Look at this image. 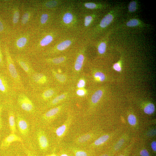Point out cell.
<instances>
[{
	"mask_svg": "<svg viewBox=\"0 0 156 156\" xmlns=\"http://www.w3.org/2000/svg\"><path fill=\"white\" fill-rule=\"evenodd\" d=\"M73 119L71 114L68 115L64 123L56 129L55 133L58 138L62 139L65 135L72 122Z\"/></svg>",
	"mask_w": 156,
	"mask_h": 156,
	"instance_id": "ba28073f",
	"label": "cell"
},
{
	"mask_svg": "<svg viewBox=\"0 0 156 156\" xmlns=\"http://www.w3.org/2000/svg\"><path fill=\"white\" fill-rule=\"evenodd\" d=\"M37 138L39 145L42 150H46L49 146V142L45 132L42 130L38 131L37 133Z\"/></svg>",
	"mask_w": 156,
	"mask_h": 156,
	"instance_id": "7c38bea8",
	"label": "cell"
},
{
	"mask_svg": "<svg viewBox=\"0 0 156 156\" xmlns=\"http://www.w3.org/2000/svg\"><path fill=\"white\" fill-rule=\"evenodd\" d=\"M56 91L55 89L53 88H48L42 90L36 91L32 90L29 94L38 98L43 101H50L55 96Z\"/></svg>",
	"mask_w": 156,
	"mask_h": 156,
	"instance_id": "8992f818",
	"label": "cell"
},
{
	"mask_svg": "<svg viewBox=\"0 0 156 156\" xmlns=\"http://www.w3.org/2000/svg\"><path fill=\"white\" fill-rule=\"evenodd\" d=\"M36 10L32 7L27 8L24 10L21 19L20 24L22 26L26 25L34 17Z\"/></svg>",
	"mask_w": 156,
	"mask_h": 156,
	"instance_id": "30bf717a",
	"label": "cell"
},
{
	"mask_svg": "<svg viewBox=\"0 0 156 156\" xmlns=\"http://www.w3.org/2000/svg\"><path fill=\"white\" fill-rule=\"evenodd\" d=\"M140 154L141 156H149L148 152L145 149L142 150L140 151Z\"/></svg>",
	"mask_w": 156,
	"mask_h": 156,
	"instance_id": "60d3db41",
	"label": "cell"
},
{
	"mask_svg": "<svg viewBox=\"0 0 156 156\" xmlns=\"http://www.w3.org/2000/svg\"><path fill=\"white\" fill-rule=\"evenodd\" d=\"M103 94V91L101 90H98L92 95L90 100L92 105L97 103L101 99Z\"/></svg>",
	"mask_w": 156,
	"mask_h": 156,
	"instance_id": "ac0fdd59",
	"label": "cell"
},
{
	"mask_svg": "<svg viewBox=\"0 0 156 156\" xmlns=\"http://www.w3.org/2000/svg\"><path fill=\"white\" fill-rule=\"evenodd\" d=\"M85 6L88 8L94 9L96 8V5L92 3H88L85 4Z\"/></svg>",
	"mask_w": 156,
	"mask_h": 156,
	"instance_id": "ab89813d",
	"label": "cell"
},
{
	"mask_svg": "<svg viewBox=\"0 0 156 156\" xmlns=\"http://www.w3.org/2000/svg\"><path fill=\"white\" fill-rule=\"evenodd\" d=\"M8 115L9 124L11 133H15L16 127L14 113L11 111L9 112Z\"/></svg>",
	"mask_w": 156,
	"mask_h": 156,
	"instance_id": "e0dca14e",
	"label": "cell"
},
{
	"mask_svg": "<svg viewBox=\"0 0 156 156\" xmlns=\"http://www.w3.org/2000/svg\"><path fill=\"white\" fill-rule=\"evenodd\" d=\"M14 60L23 70L28 77L35 72L29 60L22 55H16Z\"/></svg>",
	"mask_w": 156,
	"mask_h": 156,
	"instance_id": "52a82bcc",
	"label": "cell"
},
{
	"mask_svg": "<svg viewBox=\"0 0 156 156\" xmlns=\"http://www.w3.org/2000/svg\"><path fill=\"white\" fill-rule=\"evenodd\" d=\"M29 83L32 91L40 90L48 82L47 77L44 74L35 72L28 77Z\"/></svg>",
	"mask_w": 156,
	"mask_h": 156,
	"instance_id": "5b68a950",
	"label": "cell"
},
{
	"mask_svg": "<svg viewBox=\"0 0 156 156\" xmlns=\"http://www.w3.org/2000/svg\"><path fill=\"white\" fill-rule=\"evenodd\" d=\"M16 141L22 142V140L20 137L15 133H11L3 140L1 146L3 148L7 147L12 143Z\"/></svg>",
	"mask_w": 156,
	"mask_h": 156,
	"instance_id": "9a60e30c",
	"label": "cell"
},
{
	"mask_svg": "<svg viewBox=\"0 0 156 156\" xmlns=\"http://www.w3.org/2000/svg\"><path fill=\"white\" fill-rule=\"evenodd\" d=\"M84 60V57L82 54L77 57L74 66V68L76 72H79L82 68Z\"/></svg>",
	"mask_w": 156,
	"mask_h": 156,
	"instance_id": "d6986e66",
	"label": "cell"
},
{
	"mask_svg": "<svg viewBox=\"0 0 156 156\" xmlns=\"http://www.w3.org/2000/svg\"><path fill=\"white\" fill-rule=\"evenodd\" d=\"M94 136V134L90 132L81 134L74 138V142L78 145L85 144L89 142Z\"/></svg>",
	"mask_w": 156,
	"mask_h": 156,
	"instance_id": "5bb4252c",
	"label": "cell"
},
{
	"mask_svg": "<svg viewBox=\"0 0 156 156\" xmlns=\"http://www.w3.org/2000/svg\"><path fill=\"white\" fill-rule=\"evenodd\" d=\"M30 156H34L31 155Z\"/></svg>",
	"mask_w": 156,
	"mask_h": 156,
	"instance_id": "816d5d0a",
	"label": "cell"
},
{
	"mask_svg": "<svg viewBox=\"0 0 156 156\" xmlns=\"http://www.w3.org/2000/svg\"><path fill=\"white\" fill-rule=\"evenodd\" d=\"M77 95L80 96H85L86 92L84 89H79L76 91Z\"/></svg>",
	"mask_w": 156,
	"mask_h": 156,
	"instance_id": "f35d334b",
	"label": "cell"
},
{
	"mask_svg": "<svg viewBox=\"0 0 156 156\" xmlns=\"http://www.w3.org/2000/svg\"><path fill=\"white\" fill-rule=\"evenodd\" d=\"M86 85V82L85 80L81 79L79 80L77 85V87L79 89H82Z\"/></svg>",
	"mask_w": 156,
	"mask_h": 156,
	"instance_id": "d590c367",
	"label": "cell"
},
{
	"mask_svg": "<svg viewBox=\"0 0 156 156\" xmlns=\"http://www.w3.org/2000/svg\"><path fill=\"white\" fill-rule=\"evenodd\" d=\"M64 107L61 105L51 108L43 114L42 119L47 121L52 120L60 114Z\"/></svg>",
	"mask_w": 156,
	"mask_h": 156,
	"instance_id": "9c48e42d",
	"label": "cell"
},
{
	"mask_svg": "<svg viewBox=\"0 0 156 156\" xmlns=\"http://www.w3.org/2000/svg\"><path fill=\"white\" fill-rule=\"evenodd\" d=\"M67 96L65 93L56 96L48 102L47 106L49 107L55 106L66 99Z\"/></svg>",
	"mask_w": 156,
	"mask_h": 156,
	"instance_id": "2e32d148",
	"label": "cell"
},
{
	"mask_svg": "<svg viewBox=\"0 0 156 156\" xmlns=\"http://www.w3.org/2000/svg\"><path fill=\"white\" fill-rule=\"evenodd\" d=\"M155 106L154 104L150 103L147 104L144 107V111L147 114H153L155 111Z\"/></svg>",
	"mask_w": 156,
	"mask_h": 156,
	"instance_id": "603a6c76",
	"label": "cell"
},
{
	"mask_svg": "<svg viewBox=\"0 0 156 156\" xmlns=\"http://www.w3.org/2000/svg\"><path fill=\"white\" fill-rule=\"evenodd\" d=\"M113 19V16L111 14H107L101 21L100 24V26L102 28L106 27L112 22Z\"/></svg>",
	"mask_w": 156,
	"mask_h": 156,
	"instance_id": "44dd1931",
	"label": "cell"
},
{
	"mask_svg": "<svg viewBox=\"0 0 156 156\" xmlns=\"http://www.w3.org/2000/svg\"><path fill=\"white\" fill-rule=\"evenodd\" d=\"M3 107V105L1 103V102H0V114L1 113Z\"/></svg>",
	"mask_w": 156,
	"mask_h": 156,
	"instance_id": "7bdbcfd3",
	"label": "cell"
},
{
	"mask_svg": "<svg viewBox=\"0 0 156 156\" xmlns=\"http://www.w3.org/2000/svg\"><path fill=\"white\" fill-rule=\"evenodd\" d=\"M12 39L13 48L18 52L24 51L29 45L32 36V33L28 31L14 35Z\"/></svg>",
	"mask_w": 156,
	"mask_h": 156,
	"instance_id": "3957f363",
	"label": "cell"
},
{
	"mask_svg": "<svg viewBox=\"0 0 156 156\" xmlns=\"http://www.w3.org/2000/svg\"><path fill=\"white\" fill-rule=\"evenodd\" d=\"M4 53L6 71L14 88L17 91H26L21 77L16 69L14 61L12 57L9 48L6 45L4 46Z\"/></svg>",
	"mask_w": 156,
	"mask_h": 156,
	"instance_id": "6da1fadb",
	"label": "cell"
},
{
	"mask_svg": "<svg viewBox=\"0 0 156 156\" xmlns=\"http://www.w3.org/2000/svg\"><path fill=\"white\" fill-rule=\"evenodd\" d=\"M65 58L63 57H59L48 59L47 61L52 64H59L63 62Z\"/></svg>",
	"mask_w": 156,
	"mask_h": 156,
	"instance_id": "83f0119b",
	"label": "cell"
},
{
	"mask_svg": "<svg viewBox=\"0 0 156 156\" xmlns=\"http://www.w3.org/2000/svg\"><path fill=\"white\" fill-rule=\"evenodd\" d=\"M16 123L18 129L20 133L26 135L29 132L28 124L26 120L21 115L17 116Z\"/></svg>",
	"mask_w": 156,
	"mask_h": 156,
	"instance_id": "8fae6325",
	"label": "cell"
},
{
	"mask_svg": "<svg viewBox=\"0 0 156 156\" xmlns=\"http://www.w3.org/2000/svg\"><path fill=\"white\" fill-rule=\"evenodd\" d=\"M2 101H3V100L0 96V102H1Z\"/></svg>",
	"mask_w": 156,
	"mask_h": 156,
	"instance_id": "bcb514c9",
	"label": "cell"
},
{
	"mask_svg": "<svg viewBox=\"0 0 156 156\" xmlns=\"http://www.w3.org/2000/svg\"><path fill=\"white\" fill-rule=\"evenodd\" d=\"M113 68L115 71L118 72H120L122 70V68L120 64L118 62L114 64L113 66Z\"/></svg>",
	"mask_w": 156,
	"mask_h": 156,
	"instance_id": "8d00e7d4",
	"label": "cell"
},
{
	"mask_svg": "<svg viewBox=\"0 0 156 156\" xmlns=\"http://www.w3.org/2000/svg\"><path fill=\"white\" fill-rule=\"evenodd\" d=\"M60 156H70L68 154L63 153H61Z\"/></svg>",
	"mask_w": 156,
	"mask_h": 156,
	"instance_id": "ee69618b",
	"label": "cell"
},
{
	"mask_svg": "<svg viewBox=\"0 0 156 156\" xmlns=\"http://www.w3.org/2000/svg\"><path fill=\"white\" fill-rule=\"evenodd\" d=\"M119 156H124L123 155H120Z\"/></svg>",
	"mask_w": 156,
	"mask_h": 156,
	"instance_id": "681fc988",
	"label": "cell"
},
{
	"mask_svg": "<svg viewBox=\"0 0 156 156\" xmlns=\"http://www.w3.org/2000/svg\"><path fill=\"white\" fill-rule=\"evenodd\" d=\"M136 3L135 1H133L131 2L129 4V10L131 12L134 11L136 9Z\"/></svg>",
	"mask_w": 156,
	"mask_h": 156,
	"instance_id": "836d02e7",
	"label": "cell"
},
{
	"mask_svg": "<svg viewBox=\"0 0 156 156\" xmlns=\"http://www.w3.org/2000/svg\"><path fill=\"white\" fill-rule=\"evenodd\" d=\"M17 92L6 70L0 71V96L3 101L16 97Z\"/></svg>",
	"mask_w": 156,
	"mask_h": 156,
	"instance_id": "7a4b0ae2",
	"label": "cell"
},
{
	"mask_svg": "<svg viewBox=\"0 0 156 156\" xmlns=\"http://www.w3.org/2000/svg\"><path fill=\"white\" fill-rule=\"evenodd\" d=\"M94 77L97 81L102 82L105 80L106 79L105 75L101 71H97L94 74Z\"/></svg>",
	"mask_w": 156,
	"mask_h": 156,
	"instance_id": "484cf974",
	"label": "cell"
},
{
	"mask_svg": "<svg viewBox=\"0 0 156 156\" xmlns=\"http://www.w3.org/2000/svg\"><path fill=\"white\" fill-rule=\"evenodd\" d=\"M75 156H88V153L86 151L78 149L73 146L71 147Z\"/></svg>",
	"mask_w": 156,
	"mask_h": 156,
	"instance_id": "4316f807",
	"label": "cell"
},
{
	"mask_svg": "<svg viewBox=\"0 0 156 156\" xmlns=\"http://www.w3.org/2000/svg\"><path fill=\"white\" fill-rule=\"evenodd\" d=\"M12 21L14 27L17 26L20 18V9L19 3L16 2L13 3L12 9Z\"/></svg>",
	"mask_w": 156,
	"mask_h": 156,
	"instance_id": "4fadbf2b",
	"label": "cell"
},
{
	"mask_svg": "<svg viewBox=\"0 0 156 156\" xmlns=\"http://www.w3.org/2000/svg\"><path fill=\"white\" fill-rule=\"evenodd\" d=\"M6 70V62L3 55L0 41V71Z\"/></svg>",
	"mask_w": 156,
	"mask_h": 156,
	"instance_id": "cb8c5ba5",
	"label": "cell"
},
{
	"mask_svg": "<svg viewBox=\"0 0 156 156\" xmlns=\"http://www.w3.org/2000/svg\"><path fill=\"white\" fill-rule=\"evenodd\" d=\"M6 28L5 24L0 17V34L6 31Z\"/></svg>",
	"mask_w": 156,
	"mask_h": 156,
	"instance_id": "d6a6232c",
	"label": "cell"
},
{
	"mask_svg": "<svg viewBox=\"0 0 156 156\" xmlns=\"http://www.w3.org/2000/svg\"><path fill=\"white\" fill-rule=\"evenodd\" d=\"M109 138V136L108 134L103 135L96 139L92 143V145L96 146L101 145L105 143Z\"/></svg>",
	"mask_w": 156,
	"mask_h": 156,
	"instance_id": "ffe728a7",
	"label": "cell"
},
{
	"mask_svg": "<svg viewBox=\"0 0 156 156\" xmlns=\"http://www.w3.org/2000/svg\"><path fill=\"white\" fill-rule=\"evenodd\" d=\"M139 21L136 19H133L129 21L127 23V25L129 27H134L138 25Z\"/></svg>",
	"mask_w": 156,
	"mask_h": 156,
	"instance_id": "1f68e13d",
	"label": "cell"
},
{
	"mask_svg": "<svg viewBox=\"0 0 156 156\" xmlns=\"http://www.w3.org/2000/svg\"><path fill=\"white\" fill-rule=\"evenodd\" d=\"M71 43V41L69 40L64 41L57 45L56 49L59 51L64 50L70 45Z\"/></svg>",
	"mask_w": 156,
	"mask_h": 156,
	"instance_id": "d4e9b609",
	"label": "cell"
},
{
	"mask_svg": "<svg viewBox=\"0 0 156 156\" xmlns=\"http://www.w3.org/2000/svg\"><path fill=\"white\" fill-rule=\"evenodd\" d=\"M124 142V140L123 139H121L116 144L114 148L115 150H117L119 149L123 145Z\"/></svg>",
	"mask_w": 156,
	"mask_h": 156,
	"instance_id": "e575fe53",
	"label": "cell"
},
{
	"mask_svg": "<svg viewBox=\"0 0 156 156\" xmlns=\"http://www.w3.org/2000/svg\"><path fill=\"white\" fill-rule=\"evenodd\" d=\"M127 120L129 124L131 126H134L136 123V118L135 116L133 114H130L128 115Z\"/></svg>",
	"mask_w": 156,
	"mask_h": 156,
	"instance_id": "f546056e",
	"label": "cell"
},
{
	"mask_svg": "<svg viewBox=\"0 0 156 156\" xmlns=\"http://www.w3.org/2000/svg\"><path fill=\"white\" fill-rule=\"evenodd\" d=\"M73 19V16L70 13H67L64 14L63 17V20L64 23L68 24L70 23Z\"/></svg>",
	"mask_w": 156,
	"mask_h": 156,
	"instance_id": "f1b7e54d",
	"label": "cell"
},
{
	"mask_svg": "<svg viewBox=\"0 0 156 156\" xmlns=\"http://www.w3.org/2000/svg\"><path fill=\"white\" fill-rule=\"evenodd\" d=\"M51 71L54 77L59 82H64L66 81V77L64 75L58 73L54 70H52Z\"/></svg>",
	"mask_w": 156,
	"mask_h": 156,
	"instance_id": "7402d4cb",
	"label": "cell"
},
{
	"mask_svg": "<svg viewBox=\"0 0 156 156\" xmlns=\"http://www.w3.org/2000/svg\"><path fill=\"white\" fill-rule=\"evenodd\" d=\"M151 147L152 150L154 151H156V141H153L151 143Z\"/></svg>",
	"mask_w": 156,
	"mask_h": 156,
	"instance_id": "b9f144b4",
	"label": "cell"
},
{
	"mask_svg": "<svg viewBox=\"0 0 156 156\" xmlns=\"http://www.w3.org/2000/svg\"><path fill=\"white\" fill-rule=\"evenodd\" d=\"M100 156H108V155L107 154H105L102 155Z\"/></svg>",
	"mask_w": 156,
	"mask_h": 156,
	"instance_id": "7dc6e473",
	"label": "cell"
},
{
	"mask_svg": "<svg viewBox=\"0 0 156 156\" xmlns=\"http://www.w3.org/2000/svg\"><path fill=\"white\" fill-rule=\"evenodd\" d=\"M1 113L0 114V126L1 125Z\"/></svg>",
	"mask_w": 156,
	"mask_h": 156,
	"instance_id": "c3c4849f",
	"label": "cell"
},
{
	"mask_svg": "<svg viewBox=\"0 0 156 156\" xmlns=\"http://www.w3.org/2000/svg\"><path fill=\"white\" fill-rule=\"evenodd\" d=\"M26 92L18 91L16 96L17 103L24 111L29 113L33 112L35 109L34 104Z\"/></svg>",
	"mask_w": 156,
	"mask_h": 156,
	"instance_id": "277c9868",
	"label": "cell"
},
{
	"mask_svg": "<svg viewBox=\"0 0 156 156\" xmlns=\"http://www.w3.org/2000/svg\"><path fill=\"white\" fill-rule=\"evenodd\" d=\"M46 156H49V155H47Z\"/></svg>",
	"mask_w": 156,
	"mask_h": 156,
	"instance_id": "f907efd6",
	"label": "cell"
},
{
	"mask_svg": "<svg viewBox=\"0 0 156 156\" xmlns=\"http://www.w3.org/2000/svg\"><path fill=\"white\" fill-rule=\"evenodd\" d=\"M92 17L90 16H86L85 18L84 24L86 26H88L90 23Z\"/></svg>",
	"mask_w": 156,
	"mask_h": 156,
	"instance_id": "74e56055",
	"label": "cell"
},
{
	"mask_svg": "<svg viewBox=\"0 0 156 156\" xmlns=\"http://www.w3.org/2000/svg\"><path fill=\"white\" fill-rule=\"evenodd\" d=\"M106 44L104 42H102L100 44L98 47V51L101 54L104 53L105 51Z\"/></svg>",
	"mask_w": 156,
	"mask_h": 156,
	"instance_id": "4dcf8cb0",
	"label": "cell"
},
{
	"mask_svg": "<svg viewBox=\"0 0 156 156\" xmlns=\"http://www.w3.org/2000/svg\"><path fill=\"white\" fill-rule=\"evenodd\" d=\"M49 156H57V155L54 153H53L49 155Z\"/></svg>",
	"mask_w": 156,
	"mask_h": 156,
	"instance_id": "f6af8a7d",
	"label": "cell"
}]
</instances>
